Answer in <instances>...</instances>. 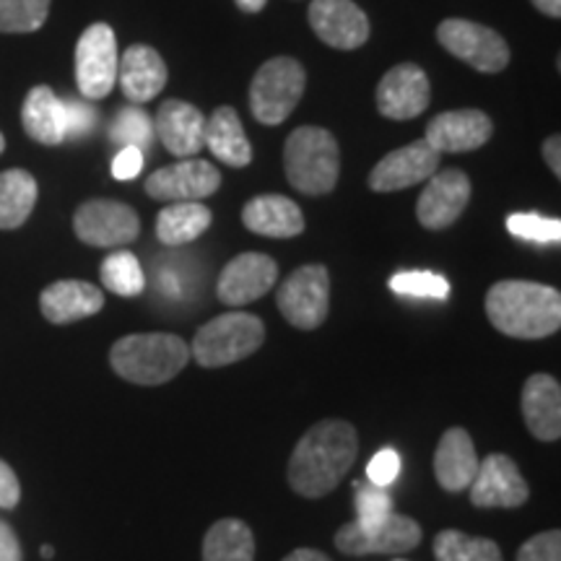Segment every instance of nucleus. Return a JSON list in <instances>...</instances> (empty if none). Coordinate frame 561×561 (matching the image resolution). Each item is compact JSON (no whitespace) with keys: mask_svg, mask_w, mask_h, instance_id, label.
<instances>
[{"mask_svg":"<svg viewBox=\"0 0 561 561\" xmlns=\"http://www.w3.org/2000/svg\"><path fill=\"white\" fill-rule=\"evenodd\" d=\"M3 149H5V138H3V133H0V153H3Z\"/></svg>","mask_w":561,"mask_h":561,"instance_id":"obj_49","label":"nucleus"},{"mask_svg":"<svg viewBox=\"0 0 561 561\" xmlns=\"http://www.w3.org/2000/svg\"><path fill=\"white\" fill-rule=\"evenodd\" d=\"M221 187V174L210 161L185 159L161 167L146 180V193L161 203H201Z\"/></svg>","mask_w":561,"mask_h":561,"instance_id":"obj_11","label":"nucleus"},{"mask_svg":"<svg viewBox=\"0 0 561 561\" xmlns=\"http://www.w3.org/2000/svg\"><path fill=\"white\" fill-rule=\"evenodd\" d=\"M104 307V291L87 280H55L42 289L39 310L53 325H68L91 318Z\"/></svg>","mask_w":561,"mask_h":561,"instance_id":"obj_22","label":"nucleus"},{"mask_svg":"<svg viewBox=\"0 0 561 561\" xmlns=\"http://www.w3.org/2000/svg\"><path fill=\"white\" fill-rule=\"evenodd\" d=\"M100 276L104 289L117 294V297H138L146 289L144 268H140L138 257L128 250H117L104 257Z\"/></svg>","mask_w":561,"mask_h":561,"instance_id":"obj_32","label":"nucleus"},{"mask_svg":"<svg viewBox=\"0 0 561 561\" xmlns=\"http://www.w3.org/2000/svg\"><path fill=\"white\" fill-rule=\"evenodd\" d=\"M21 500V486L16 473L5 460H0V507L13 510Z\"/></svg>","mask_w":561,"mask_h":561,"instance_id":"obj_42","label":"nucleus"},{"mask_svg":"<svg viewBox=\"0 0 561 561\" xmlns=\"http://www.w3.org/2000/svg\"><path fill=\"white\" fill-rule=\"evenodd\" d=\"M430 79L416 62H401L382 76L377 87V110L388 121H413L430 107Z\"/></svg>","mask_w":561,"mask_h":561,"instance_id":"obj_16","label":"nucleus"},{"mask_svg":"<svg viewBox=\"0 0 561 561\" xmlns=\"http://www.w3.org/2000/svg\"><path fill=\"white\" fill-rule=\"evenodd\" d=\"M76 237L89 248H125L140 234V219L121 201H87L73 216Z\"/></svg>","mask_w":561,"mask_h":561,"instance_id":"obj_10","label":"nucleus"},{"mask_svg":"<svg viewBox=\"0 0 561 561\" xmlns=\"http://www.w3.org/2000/svg\"><path fill=\"white\" fill-rule=\"evenodd\" d=\"M62 112H66V140H81L91 136L96 123H100V112L89 102L62 100Z\"/></svg>","mask_w":561,"mask_h":561,"instance_id":"obj_38","label":"nucleus"},{"mask_svg":"<svg viewBox=\"0 0 561 561\" xmlns=\"http://www.w3.org/2000/svg\"><path fill=\"white\" fill-rule=\"evenodd\" d=\"M439 157L442 153L434 151L424 138L413 140L377 161L369 174V187L375 193H396L426 182L439 170Z\"/></svg>","mask_w":561,"mask_h":561,"instance_id":"obj_15","label":"nucleus"},{"mask_svg":"<svg viewBox=\"0 0 561 561\" xmlns=\"http://www.w3.org/2000/svg\"><path fill=\"white\" fill-rule=\"evenodd\" d=\"M117 39L110 24H91L76 45V83L87 100H104L117 83Z\"/></svg>","mask_w":561,"mask_h":561,"instance_id":"obj_9","label":"nucleus"},{"mask_svg":"<svg viewBox=\"0 0 561 561\" xmlns=\"http://www.w3.org/2000/svg\"><path fill=\"white\" fill-rule=\"evenodd\" d=\"M359 455L356 426L343 419H325L310 426L294 447L289 468V486L305 500H320L343 481Z\"/></svg>","mask_w":561,"mask_h":561,"instance_id":"obj_1","label":"nucleus"},{"mask_svg":"<svg viewBox=\"0 0 561 561\" xmlns=\"http://www.w3.org/2000/svg\"><path fill=\"white\" fill-rule=\"evenodd\" d=\"M390 289L401 297L416 299H439L450 297V284L445 276L432 271H401L390 278Z\"/></svg>","mask_w":561,"mask_h":561,"instance_id":"obj_36","label":"nucleus"},{"mask_svg":"<svg viewBox=\"0 0 561 561\" xmlns=\"http://www.w3.org/2000/svg\"><path fill=\"white\" fill-rule=\"evenodd\" d=\"M278 280V265L263 252H242L224 265L216 297L227 307H244L265 297Z\"/></svg>","mask_w":561,"mask_h":561,"instance_id":"obj_13","label":"nucleus"},{"mask_svg":"<svg viewBox=\"0 0 561 561\" xmlns=\"http://www.w3.org/2000/svg\"><path fill=\"white\" fill-rule=\"evenodd\" d=\"M203 561H255V536L237 517L214 523L203 538Z\"/></svg>","mask_w":561,"mask_h":561,"instance_id":"obj_29","label":"nucleus"},{"mask_svg":"<svg viewBox=\"0 0 561 561\" xmlns=\"http://www.w3.org/2000/svg\"><path fill=\"white\" fill-rule=\"evenodd\" d=\"M242 221L252 234L271 240H289L305 231L301 208L286 195H257L242 208Z\"/></svg>","mask_w":561,"mask_h":561,"instance_id":"obj_25","label":"nucleus"},{"mask_svg":"<svg viewBox=\"0 0 561 561\" xmlns=\"http://www.w3.org/2000/svg\"><path fill=\"white\" fill-rule=\"evenodd\" d=\"M491 133H494V125L481 110H455L434 117L426 125L424 140L437 153H462L489 144Z\"/></svg>","mask_w":561,"mask_h":561,"instance_id":"obj_19","label":"nucleus"},{"mask_svg":"<svg viewBox=\"0 0 561 561\" xmlns=\"http://www.w3.org/2000/svg\"><path fill=\"white\" fill-rule=\"evenodd\" d=\"M305 68L294 58H271L250 83L252 117L263 125H280L297 110L305 94Z\"/></svg>","mask_w":561,"mask_h":561,"instance_id":"obj_6","label":"nucleus"},{"mask_svg":"<svg viewBox=\"0 0 561 561\" xmlns=\"http://www.w3.org/2000/svg\"><path fill=\"white\" fill-rule=\"evenodd\" d=\"M39 553H42V559H53L55 557V549H53V546H42Z\"/></svg>","mask_w":561,"mask_h":561,"instance_id":"obj_48","label":"nucleus"},{"mask_svg":"<svg viewBox=\"0 0 561 561\" xmlns=\"http://www.w3.org/2000/svg\"><path fill=\"white\" fill-rule=\"evenodd\" d=\"M543 159H546V164H549V170L557 174V178H561V140H559V136L546 138Z\"/></svg>","mask_w":561,"mask_h":561,"instance_id":"obj_44","label":"nucleus"},{"mask_svg":"<svg viewBox=\"0 0 561 561\" xmlns=\"http://www.w3.org/2000/svg\"><path fill=\"white\" fill-rule=\"evenodd\" d=\"M479 455H476L471 434L460 426H453L442 434L437 453H434V476L437 483L450 494L466 491L479 473Z\"/></svg>","mask_w":561,"mask_h":561,"instance_id":"obj_24","label":"nucleus"},{"mask_svg":"<svg viewBox=\"0 0 561 561\" xmlns=\"http://www.w3.org/2000/svg\"><path fill=\"white\" fill-rule=\"evenodd\" d=\"M110 138L115 144H121L123 149L125 146H136V149L144 151L149 149V144L153 140V121L138 104H133V107L117 112L115 123L110 128Z\"/></svg>","mask_w":561,"mask_h":561,"instance_id":"obj_35","label":"nucleus"},{"mask_svg":"<svg viewBox=\"0 0 561 561\" xmlns=\"http://www.w3.org/2000/svg\"><path fill=\"white\" fill-rule=\"evenodd\" d=\"M265 325L250 312H227L198 328L193 339L191 356L206 369L229 367L248 359L263 346Z\"/></svg>","mask_w":561,"mask_h":561,"instance_id":"obj_5","label":"nucleus"},{"mask_svg":"<svg viewBox=\"0 0 561 561\" xmlns=\"http://www.w3.org/2000/svg\"><path fill=\"white\" fill-rule=\"evenodd\" d=\"M284 561H331V559H328L322 551H314V549H297V551H291L289 557H286Z\"/></svg>","mask_w":561,"mask_h":561,"instance_id":"obj_45","label":"nucleus"},{"mask_svg":"<svg viewBox=\"0 0 561 561\" xmlns=\"http://www.w3.org/2000/svg\"><path fill=\"white\" fill-rule=\"evenodd\" d=\"M398 561H403V559H398Z\"/></svg>","mask_w":561,"mask_h":561,"instance_id":"obj_50","label":"nucleus"},{"mask_svg":"<svg viewBox=\"0 0 561 561\" xmlns=\"http://www.w3.org/2000/svg\"><path fill=\"white\" fill-rule=\"evenodd\" d=\"M533 5L551 19L561 16V0H533Z\"/></svg>","mask_w":561,"mask_h":561,"instance_id":"obj_46","label":"nucleus"},{"mask_svg":"<svg viewBox=\"0 0 561 561\" xmlns=\"http://www.w3.org/2000/svg\"><path fill=\"white\" fill-rule=\"evenodd\" d=\"M310 26L335 50H356L369 39V19L354 0H312Z\"/></svg>","mask_w":561,"mask_h":561,"instance_id":"obj_18","label":"nucleus"},{"mask_svg":"<svg viewBox=\"0 0 561 561\" xmlns=\"http://www.w3.org/2000/svg\"><path fill=\"white\" fill-rule=\"evenodd\" d=\"M140 170H144V151L136 149V146H125L112 159V178L115 180H136Z\"/></svg>","mask_w":561,"mask_h":561,"instance_id":"obj_41","label":"nucleus"},{"mask_svg":"<svg viewBox=\"0 0 561 561\" xmlns=\"http://www.w3.org/2000/svg\"><path fill=\"white\" fill-rule=\"evenodd\" d=\"M280 314L299 331L320 328L331 310V276L325 265H301L276 291Z\"/></svg>","mask_w":561,"mask_h":561,"instance_id":"obj_7","label":"nucleus"},{"mask_svg":"<svg viewBox=\"0 0 561 561\" xmlns=\"http://www.w3.org/2000/svg\"><path fill=\"white\" fill-rule=\"evenodd\" d=\"M203 146H208L210 153L229 167H248L252 161V144L248 133L242 128L240 115L231 107H219L206 121L203 133Z\"/></svg>","mask_w":561,"mask_h":561,"instance_id":"obj_27","label":"nucleus"},{"mask_svg":"<svg viewBox=\"0 0 561 561\" xmlns=\"http://www.w3.org/2000/svg\"><path fill=\"white\" fill-rule=\"evenodd\" d=\"M53 0H0V32L30 34L47 21Z\"/></svg>","mask_w":561,"mask_h":561,"instance_id":"obj_33","label":"nucleus"},{"mask_svg":"<svg viewBox=\"0 0 561 561\" xmlns=\"http://www.w3.org/2000/svg\"><path fill=\"white\" fill-rule=\"evenodd\" d=\"M468 201H471V180H468L466 172H434L426 180L424 193L419 195V224L434 231L453 227L462 216V210H466Z\"/></svg>","mask_w":561,"mask_h":561,"instance_id":"obj_17","label":"nucleus"},{"mask_svg":"<svg viewBox=\"0 0 561 561\" xmlns=\"http://www.w3.org/2000/svg\"><path fill=\"white\" fill-rule=\"evenodd\" d=\"M234 3H237V9L244 13H261L268 0H234Z\"/></svg>","mask_w":561,"mask_h":561,"instance_id":"obj_47","label":"nucleus"},{"mask_svg":"<svg viewBox=\"0 0 561 561\" xmlns=\"http://www.w3.org/2000/svg\"><path fill=\"white\" fill-rule=\"evenodd\" d=\"M517 561H561V533L546 530L533 536L520 546Z\"/></svg>","mask_w":561,"mask_h":561,"instance_id":"obj_39","label":"nucleus"},{"mask_svg":"<svg viewBox=\"0 0 561 561\" xmlns=\"http://www.w3.org/2000/svg\"><path fill=\"white\" fill-rule=\"evenodd\" d=\"M530 489L520 468L507 455L494 453L479 462V473L471 481V502L481 510H515L528 502Z\"/></svg>","mask_w":561,"mask_h":561,"instance_id":"obj_14","label":"nucleus"},{"mask_svg":"<svg viewBox=\"0 0 561 561\" xmlns=\"http://www.w3.org/2000/svg\"><path fill=\"white\" fill-rule=\"evenodd\" d=\"M214 214L203 203H172L157 216V240L167 248H182L206 234Z\"/></svg>","mask_w":561,"mask_h":561,"instance_id":"obj_28","label":"nucleus"},{"mask_svg":"<svg viewBox=\"0 0 561 561\" xmlns=\"http://www.w3.org/2000/svg\"><path fill=\"white\" fill-rule=\"evenodd\" d=\"M434 559L437 561H504L500 546L489 538L468 536L460 530H442L434 536Z\"/></svg>","mask_w":561,"mask_h":561,"instance_id":"obj_31","label":"nucleus"},{"mask_svg":"<svg viewBox=\"0 0 561 561\" xmlns=\"http://www.w3.org/2000/svg\"><path fill=\"white\" fill-rule=\"evenodd\" d=\"M398 473H401V455L392 450V447H385V450L377 453L367 466L369 483L382 489H388L398 479Z\"/></svg>","mask_w":561,"mask_h":561,"instance_id":"obj_40","label":"nucleus"},{"mask_svg":"<svg viewBox=\"0 0 561 561\" xmlns=\"http://www.w3.org/2000/svg\"><path fill=\"white\" fill-rule=\"evenodd\" d=\"M170 70L161 55L149 45H130L117 62V83L133 104L157 100L167 87Z\"/></svg>","mask_w":561,"mask_h":561,"instance_id":"obj_21","label":"nucleus"},{"mask_svg":"<svg viewBox=\"0 0 561 561\" xmlns=\"http://www.w3.org/2000/svg\"><path fill=\"white\" fill-rule=\"evenodd\" d=\"M486 318L510 339H549L561 325V294L536 280H500L486 294Z\"/></svg>","mask_w":561,"mask_h":561,"instance_id":"obj_2","label":"nucleus"},{"mask_svg":"<svg viewBox=\"0 0 561 561\" xmlns=\"http://www.w3.org/2000/svg\"><path fill=\"white\" fill-rule=\"evenodd\" d=\"M153 130L164 149L178 159H191L203 149V133H206V117L198 107L182 100L161 102L157 112Z\"/></svg>","mask_w":561,"mask_h":561,"instance_id":"obj_20","label":"nucleus"},{"mask_svg":"<svg viewBox=\"0 0 561 561\" xmlns=\"http://www.w3.org/2000/svg\"><path fill=\"white\" fill-rule=\"evenodd\" d=\"M26 136L42 146L66 144V112L50 87H34L21 107Z\"/></svg>","mask_w":561,"mask_h":561,"instance_id":"obj_26","label":"nucleus"},{"mask_svg":"<svg viewBox=\"0 0 561 561\" xmlns=\"http://www.w3.org/2000/svg\"><path fill=\"white\" fill-rule=\"evenodd\" d=\"M523 419L528 432L541 442L561 437V388L546 371L530 375L523 388Z\"/></svg>","mask_w":561,"mask_h":561,"instance_id":"obj_23","label":"nucleus"},{"mask_svg":"<svg viewBox=\"0 0 561 561\" xmlns=\"http://www.w3.org/2000/svg\"><path fill=\"white\" fill-rule=\"evenodd\" d=\"M512 237L536 244H557L561 240V221L538 214H512L507 219Z\"/></svg>","mask_w":561,"mask_h":561,"instance_id":"obj_37","label":"nucleus"},{"mask_svg":"<svg viewBox=\"0 0 561 561\" xmlns=\"http://www.w3.org/2000/svg\"><path fill=\"white\" fill-rule=\"evenodd\" d=\"M356 496V523H359L362 530H377L382 528L385 520L392 515V496L388 489L375 486V483H354Z\"/></svg>","mask_w":561,"mask_h":561,"instance_id":"obj_34","label":"nucleus"},{"mask_svg":"<svg viewBox=\"0 0 561 561\" xmlns=\"http://www.w3.org/2000/svg\"><path fill=\"white\" fill-rule=\"evenodd\" d=\"M37 203V180L26 170L0 172V229L24 227Z\"/></svg>","mask_w":561,"mask_h":561,"instance_id":"obj_30","label":"nucleus"},{"mask_svg":"<svg viewBox=\"0 0 561 561\" xmlns=\"http://www.w3.org/2000/svg\"><path fill=\"white\" fill-rule=\"evenodd\" d=\"M284 170L294 191L305 195H328L339 185L341 151L331 130L305 125L286 138Z\"/></svg>","mask_w":561,"mask_h":561,"instance_id":"obj_4","label":"nucleus"},{"mask_svg":"<svg viewBox=\"0 0 561 561\" xmlns=\"http://www.w3.org/2000/svg\"><path fill=\"white\" fill-rule=\"evenodd\" d=\"M0 561H24L16 533L5 520H0Z\"/></svg>","mask_w":561,"mask_h":561,"instance_id":"obj_43","label":"nucleus"},{"mask_svg":"<svg viewBox=\"0 0 561 561\" xmlns=\"http://www.w3.org/2000/svg\"><path fill=\"white\" fill-rule=\"evenodd\" d=\"M439 45L455 58L481 70V73H500L510 62V47L489 26L468 19H447L437 30Z\"/></svg>","mask_w":561,"mask_h":561,"instance_id":"obj_8","label":"nucleus"},{"mask_svg":"<svg viewBox=\"0 0 561 561\" xmlns=\"http://www.w3.org/2000/svg\"><path fill=\"white\" fill-rule=\"evenodd\" d=\"M424 538L421 525L409 515H392L382 528L362 530L359 523L351 520L335 533V549L348 557H364V553H409L416 549Z\"/></svg>","mask_w":561,"mask_h":561,"instance_id":"obj_12","label":"nucleus"},{"mask_svg":"<svg viewBox=\"0 0 561 561\" xmlns=\"http://www.w3.org/2000/svg\"><path fill=\"white\" fill-rule=\"evenodd\" d=\"M191 362V346L174 333H133L110 348V367L125 382L157 388Z\"/></svg>","mask_w":561,"mask_h":561,"instance_id":"obj_3","label":"nucleus"}]
</instances>
